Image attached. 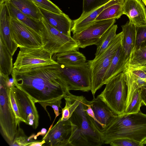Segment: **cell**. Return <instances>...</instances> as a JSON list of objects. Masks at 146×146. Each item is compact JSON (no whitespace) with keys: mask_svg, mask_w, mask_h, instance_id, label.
I'll list each match as a JSON object with an SVG mask.
<instances>
[{"mask_svg":"<svg viewBox=\"0 0 146 146\" xmlns=\"http://www.w3.org/2000/svg\"><path fill=\"white\" fill-rule=\"evenodd\" d=\"M146 65V46L133 50L125 66L139 67Z\"/></svg>","mask_w":146,"mask_h":146,"instance_id":"obj_28","label":"cell"},{"mask_svg":"<svg viewBox=\"0 0 146 146\" xmlns=\"http://www.w3.org/2000/svg\"><path fill=\"white\" fill-rule=\"evenodd\" d=\"M42 20L43 24L41 34L43 47L52 56L58 53L79 50L78 43L72 37L61 33L43 18Z\"/></svg>","mask_w":146,"mask_h":146,"instance_id":"obj_7","label":"cell"},{"mask_svg":"<svg viewBox=\"0 0 146 146\" xmlns=\"http://www.w3.org/2000/svg\"><path fill=\"white\" fill-rule=\"evenodd\" d=\"M115 19L94 21L80 33L73 35L72 37L77 42L80 48L97 45L106 31L115 23Z\"/></svg>","mask_w":146,"mask_h":146,"instance_id":"obj_10","label":"cell"},{"mask_svg":"<svg viewBox=\"0 0 146 146\" xmlns=\"http://www.w3.org/2000/svg\"><path fill=\"white\" fill-rule=\"evenodd\" d=\"M7 5L11 17L17 18L41 35L42 30L43 28L42 20H37L24 14L8 1Z\"/></svg>","mask_w":146,"mask_h":146,"instance_id":"obj_22","label":"cell"},{"mask_svg":"<svg viewBox=\"0 0 146 146\" xmlns=\"http://www.w3.org/2000/svg\"><path fill=\"white\" fill-rule=\"evenodd\" d=\"M142 71L146 74V65L139 67H129Z\"/></svg>","mask_w":146,"mask_h":146,"instance_id":"obj_39","label":"cell"},{"mask_svg":"<svg viewBox=\"0 0 146 146\" xmlns=\"http://www.w3.org/2000/svg\"><path fill=\"white\" fill-rule=\"evenodd\" d=\"M123 14L136 27L146 25V7L141 0H124Z\"/></svg>","mask_w":146,"mask_h":146,"instance_id":"obj_16","label":"cell"},{"mask_svg":"<svg viewBox=\"0 0 146 146\" xmlns=\"http://www.w3.org/2000/svg\"><path fill=\"white\" fill-rule=\"evenodd\" d=\"M110 0H83L82 12L79 18L81 19Z\"/></svg>","mask_w":146,"mask_h":146,"instance_id":"obj_30","label":"cell"},{"mask_svg":"<svg viewBox=\"0 0 146 146\" xmlns=\"http://www.w3.org/2000/svg\"><path fill=\"white\" fill-rule=\"evenodd\" d=\"M64 98L65 106L70 112L72 125L70 146H100L104 144L102 133L85 110L88 101L83 96L72 94L69 91Z\"/></svg>","mask_w":146,"mask_h":146,"instance_id":"obj_2","label":"cell"},{"mask_svg":"<svg viewBox=\"0 0 146 146\" xmlns=\"http://www.w3.org/2000/svg\"></svg>","mask_w":146,"mask_h":146,"instance_id":"obj_45","label":"cell"},{"mask_svg":"<svg viewBox=\"0 0 146 146\" xmlns=\"http://www.w3.org/2000/svg\"><path fill=\"white\" fill-rule=\"evenodd\" d=\"M124 0H110L104 4L98 7L83 18L72 21L71 32L73 35L77 34L93 23L98 16L105 9Z\"/></svg>","mask_w":146,"mask_h":146,"instance_id":"obj_19","label":"cell"},{"mask_svg":"<svg viewBox=\"0 0 146 146\" xmlns=\"http://www.w3.org/2000/svg\"><path fill=\"white\" fill-rule=\"evenodd\" d=\"M102 133L104 144H109L117 139L127 138L141 144L146 139V114L140 111L136 113L116 115Z\"/></svg>","mask_w":146,"mask_h":146,"instance_id":"obj_3","label":"cell"},{"mask_svg":"<svg viewBox=\"0 0 146 146\" xmlns=\"http://www.w3.org/2000/svg\"><path fill=\"white\" fill-rule=\"evenodd\" d=\"M52 125L42 140L44 142L43 146H70L72 125L70 118L62 121L60 118L52 127Z\"/></svg>","mask_w":146,"mask_h":146,"instance_id":"obj_13","label":"cell"},{"mask_svg":"<svg viewBox=\"0 0 146 146\" xmlns=\"http://www.w3.org/2000/svg\"><path fill=\"white\" fill-rule=\"evenodd\" d=\"M55 60L59 64L68 66L82 64L86 62V57L77 50L57 53L55 55Z\"/></svg>","mask_w":146,"mask_h":146,"instance_id":"obj_24","label":"cell"},{"mask_svg":"<svg viewBox=\"0 0 146 146\" xmlns=\"http://www.w3.org/2000/svg\"><path fill=\"white\" fill-rule=\"evenodd\" d=\"M11 17L9 9L0 10V39L13 56L18 47L13 39L11 31Z\"/></svg>","mask_w":146,"mask_h":146,"instance_id":"obj_18","label":"cell"},{"mask_svg":"<svg viewBox=\"0 0 146 146\" xmlns=\"http://www.w3.org/2000/svg\"><path fill=\"white\" fill-rule=\"evenodd\" d=\"M141 88L135 92L131 102L124 114L136 113L140 111L142 105Z\"/></svg>","mask_w":146,"mask_h":146,"instance_id":"obj_31","label":"cell"},{"mask_svg":"<svg viewBox=\"0 0 146 146\" xmlns=\"http://www.w3.org/2000/svg\"><path fill=\"white\" fill-rule=\"evenodd\" d=\"M141 144L144 146L146 144V139Z\"/></svg>","mask_w":146,"mask_h":146,"instance_id":"obj_40","label":"cell"},{"mask_svg":"<svg viewBox=\"0 0 146 146\" xmlns=\"http://www.w3.org/2000/svg\"><path fill=\"white\" fill-rule=\"evenodd\" d=\"M13 56L0 39V72L9 75L13 69Z\"/></svg>","mask_w":146,"mask_h":146,"instance_id":"obj_25","label":"cell"},{"mask_svg":"<svg viewBox=\"0 0 146 146\" xmlns=\"http://www.w3.org/2000/svg\"><path fill=\"white\" fill-rule=\"evenodd\" d=\"M117 28V25L114 24L105 33L96 45L95 57L100 55L108 48L116 35V33Z\"/></svg>","mask_w":146,"mask_h":146,"instance_id":"obj_27","label":"cell"},{"mask_svg":"<svg viewBox=\"0 0 146 146\" xmlns=\"http://www.w3.org/2000/svg\"><path fill=\"white\" fill-rule=\"evenodd\" d=\"M126 64L121 44L117 49L106 73L104 78V84H105L112 78L123 72Z\"/></svg>","mask_w":146,"mask_h":146,"instance_id":"obj_21","label":"cell"},{"mask_svg":"<svg viewBox=\"0 0 146 146\" xmlns=\"http://www.w3.org/2000/svg\"><path fill=\"white\" fill-rule=\"evenodd\" d=\"M20 50L13 64V68L26 70L41 66L57 64L52 55L43 46L28 47L20 46Z\"/></svg>","mask_w":146,"mask_h":146,"instance_id":"obj_9","label":"cell"},{"mask_svg":"<svg viewBox=\"0 0 146 146\" xmlns=\"http://www.w3.org/2000/svg\"><path fill=\"white\" fill-rule=\"evenodd\" d=\"M145 84H146V81H145Z\"/></svg>","mask_w":146,"mask_h":146,"instance_id":"obj_44","label":"cell"},{"mask_svg":"<svg viewBox=\"0 0 146 146\" xmlns=\"http://www.w3.org/2000/svg\"><path fill=\"white\" fill-rule=\"evenodd\" d=\"M93 111L96 120L95 121L98 130L102 133L112 121L116 115L100 98L94 97L89 101Z\"/></svg>","mask_w":146,"mask_h":146,"instance_id":"obj_14","label":"cell"},{"mask_svg":"<svg viewBox=\"0 0 146 146\" xmlns=\"http://www.w3.org/2000/svg\"><path fill=\"white\" fill-rule=\"evenodd\" d=\"M46 129L44 128H43L41 129V131L38 132L37 134L35 135V139H37V137L40 135H41L43 136V137H44L46 133Z\"/></svg>","mask_w":146,"mask_h":146,"instance_id":"obj_38","label":"cell"},{"mask_svg":"<svg viewBox=\"0 0 146 146\" xmlns=\"http://www.w3.org/2000/svg\"><path fill=\"white\" fill-rule=\"evenodd\" d=\"M135 44L133 50L146 46V25L136 27Z\"/></svg>","mask_w":146,"mask_h":146,"instance_id":"obj_32","label":"cell"},{"mask_svg":"<svg viewBox=\"0 0 146 146\" xmlns=\"http://www.w3.org/2000/svg\"><path fill=\"white\" fill-rule=\"evenodd\" d=\"M43 18L50 25L61 33L71 36L72 21L62 13H54L38 7Z\"/></svg>","mask_w":146,"mask_h":146,"instance_id":"obj_17","label":"cell"},{"mask_svg":"<svg viewBox=\"0 0 146 146\" xmlns=\"http://www.w3.org/2000/svg\"><path fill=\"white\" fill-rule=\"evenodd\" d=\"M38 7L56 13L63 11L56 5L50 0H31Z\"/></svg>","mask_w":146,"mask_h":146,"instance_id":"obj_33","label":"cell"},{"mask_svg":"<svg viewBox=\"0 0 146 146\" xmlns=\"http://www.w3.org/2000/svg\"><path fill=\"white\" fill-rule=\"evenodd\" d=\"M8 1V0H0V4L1 3H2L4 1Z\"/></svg>","mask_w":146,"mask_h":146,"instance_id":"obj_42","label":"cell"},{"mask_svg":"<svg viewBox=\"0 0 146 146\" xmlns=\"http://www.w3.org/2000/svg\"><path fill=\"white\" fill-rule=\"evenodd\" d=\"M127 88L126 110L130 103L134 93L145 84L146 74L142 71L125 66L123 72Z\"/></svg>","mask_w":146,"mask_h":146,"instance_id":"obj_15","label":"cell"},{"mask_svg":"<svg viewBox=\"0 0 146 146\" xmlns=\"http://www.w3.org/2000/svg\"><path fill=\"white\" fill-rule=\"evenodd\" d=\"M8 1L24 14L40 20L42 15L39 7L31 0H8Z\"/></svg>","mask_w":146,"mask_h":146,"instance_id":"obj_23","label":"cell"},{"mask_svg":"<svg viewBox=\"0 0 146 146\" xmlns=\"http://www.w3.org/2000/svg\"><path fill=\"white\" fill-rule=\"evenodd\" d=\"M142 87H143L146 88V84H144V86Z\"/></svg>","mask_w":146,"mask_h":146,"instance_id":"obj_43","label":"cell"},{"mask_svg":"<svg viewBox=\"0 0 146 146\" xmlns=\"http://www.w3.org/2000/svg\"><path fill=\"white\" fill-rule=\"evenodd\" d=\"M109 144L112 146H143L141 143L127 138L114 140Z\"/></svg>","mask_w":146,"mask_h":146,"instance_id":"obj_34","label":"cell"},{"mask_svg":"<svg viewBox=\"0 0 146 146\" xmlns=\"http://www.w3.org/2000/svg\"><path fill=\"white\" fill-rule=\"evenodd\" d=\"M62 100L61 99H59L54 102L51 103L49 105V106H50L52 108L56 115L55 119L52 124H53L54 123L56 117L60 114V113L59 112V109L61 107L60 106L62 103Z\"/></svg>","mask_w":146,"mask_h":146,"instance_id":"obj_36","label":"cell"},{"mask_svg":"<svg viewBox=\"0 0 146 146\" xmlns=\"http://www.w3.org/2000/svg\"><path fill=\"white\" fill-rule=\"evenodd\" d=\"M141 96L142 105L146 106V88L141 87Z\"/></svg>","mask_w":146,"mask_h":146,"instance_id":"obj_37","label":"cell"},{"mask_svg":"<svg viewBox=\"0 0 146 146\" xmlns=\"http://www.w3.org/2000/svg\"><path fill=\"white\" fill-rule=\"evenodd\" d=\"M20 123L18 124V128L14 140L11 145V146H30L36 140L31 139L33 137L35 139V135H31L28 137L25 134L23 129L20 128Z\"/></svg>","mask_w":146,"mask_h":146,"instance_id":"obj_29","label":"cell"},{"mask_svg":"<svg viewBox=\"0 0 146 146\" xmlns=\"http://www.w3.org/2000/svg\"><path fill=\"white\" fill-rule=\"evenodd\" d=\"M11 85L9 75L0 72V127L1 134L11 146L19 124L9 97Z\"/></svg>","mask_w":146,"mask_h":146,"instance_id":"obj_4","label":"cell"},{"mask_svg":"<svg viewBox=\"0 0 146 146\" xmlns=\"http://www.w3.org/2000/svg\"><path fill=\"white\" fill-rule=\"evenodd\" d=\"M59 64L62 77L68 90L91 91V72L87 62L76 66Z\"/></svg>","mask_w":146,"mask_h":146,"instance_id":"obj_8","label":"cell"},{"mask_svg":"<svg viewBox=\"0 0 146 146\" xmlns=\"http://www.w3.org/2000/svg\"><path fill=\"white\" fill-rule=\"evenodd\" d=\"M103 91L98 96L116 115H121L126 110L127 88L123 72L106 84Z\"/></svg>","mask_w":146,"mask_h":146,"instance_id":"obj_6","label":"cell"},{"mask_svg":"<svg viewBox=\"0 0 146 146\" xmlns=\"http://www.w3.org/2000/svg\"><path fill=\"white\" fill-rule=\"evenodd\" d=\"M11 31L13 40L18 47L43 46L41 36L17 18L11 17Z\"/></svg>","mask_w":146,"mask_h":146,"instance_id":"obj_12","label":"cell"},{"mask_svg":"<svg viewBox=\"0 0 146 146\" xmlns=\"http://www.w3.org/2000/svg\"><path fill=\"white\" fill-rule=\"evenodd\" d=\"M123 37L121 45L126 64L135 46L136 36V26L129 21L121 26Z\"/></svg>","mask_w":146,"mask_h":146,"instance_id":"obj_20","label":"cell"},{"mask_svg":"<svg viewBox=\"0 0 146 146\" xmlns=\"http://www.w3.org/2000/svg\"><path fill=\"white\" fill-rule=\"evenodd\" d=\"M21 121L36 129L39 125V115L32 98L24 91L11 84Z\"/></svg>","mask_w":146,"mask_h":146,"instance_id":"obj_11","label":"cell"},{"mask_svg":"<svg viewBox=\"0 0 146 146\" xmlns=\"http://www.w3.org/2000/svg\"><path fill=\"white\" fill-rule=\"evenodd\" d=\"M123 33L116 34L107 49L97 57L88 61L91 71V89L93 98L97 91L104 85V80L113 58L118 48L121 44Z\"/></svg>","mask_w":146,"mask_h":146,"instance_id":"obj_5","label":"cell"},{"mask_svg":"<svg viewBox=\"0 0 146 146\" xmlns=\"http://www.w3.org/2000/svg\"><path fill=\"white\" fill-rule=\"evenodd\" d=\"M13 84L27 93L35 103L39 104L50 115L46 107L64 98L68 90L58 63L17 70L11 74Z\"/></svg>","mask_w":146,"mask_h":146,"instance_id":"obj_1","label":"cell"},{"mask_svg":"<svg viewBox=\"0 0 146 146\" xmlns=\"http://www.w3.org/2000/svg\"><path fill=\"white\" fill-rule=\"evenodd\" d=\"M123 2L124 1L121 2L106 8L98 16L94 21L120 18L123 15Z\"/></svg>","mask_w":146,"mask_h":146,"instance_id":"obj_26","label":"cell"},{"mask_svg":"<svg viewBox=\"0 0 146 146\" xmlns=\"http://www.w3.org/2000/svg\"><path fill=\"white\" fill-rule=\"evenodd\" d=\"M9 97L12 108L15 113L19 123H20L22 121L20 116L18 107L11 87V85L9 90Z\"/></svg>","mask_w":146,"mask_h":146,"instance_id":"obj_35","label":"cell"},{"mask_svg":"<svg viewBox=\"0 0 146 146\" xmlns=\"http://www.w3.org/2000/svg\"><path fill=\"white\" fill-rule=\"evenodd\" d=\"M142 1L146 7V0H142Z\"/></svg>","mask_w":146,"mask_h":146,"instance_id":"obj_41","label":"cell"}]
</instances>
